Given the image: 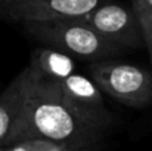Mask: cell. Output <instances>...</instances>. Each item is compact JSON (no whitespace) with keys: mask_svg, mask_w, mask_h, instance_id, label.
Returning <instances> with one entry per match:
<instances>
[{"mask_svg":"<svg viewBox=\"0 0 152 151\" xmlns=\"http://www.w3.org/2000/svg\"><path fill=\"white\" fill-rule=\"evenodd\" d=\"M25 96L12 145L45 142L68 151H92L103 133L86 126L62 101L59 85L25 67Z\"/></svg>","mask_w":152,"mask_h":151,"instance_id":"6da1fadb","label":"cell"},{"mask_svg":"<svg viewBox=\"0 0 152 151\" xmlns=\"http://www.w3.org/2000/svg\"><path fill=\"white\" fill-rule=\"evenodd\" d=\"M25 33L48 48L64 52L71 58H80L93 62L105 61L121 50L105 40L93 27L83 19V16L27 24Z\"/></svg>","mask_w":152,"mask_h":151,"instance_id":"7a4b0ae2","label":"cell"},{"mask_svg":"<svg viewBox=\"0 0 152 151\" xmlns=\"http://www.w3.org/2000/svg\"><path fill=\"white\" fill-rule=\"evenodd\" d=\"M96 86L127 107H146L152 102V74L134 64L121 61H98L89 67Z\"/></svg>","mask_w":152,"mask_h":151,"instance_id":"3957f363","label":"cell"},{"mask_svg":"<svg viewBox=\"0 0 152 151\" xmlns=\"http://www.w3.org/2000/svg\"><path fill=\"white\" fill-rule=\"evenodd\" d=\"M106 1L109 0H0V18L24 25L81 18Z\"/></svg>","mask_w":152,"mask_h":151,"instance_id":"277c9868","label":"cell"},{"mask_svg":"<svg viewBox=\"0 0 152 151\" xmlns=\"http://www.w3.org/2000/svg\"><path fill=\"white\" fill-rule=\"evenodd\" d=\"M83 19L118 49H136L145 45L140 19L132 6L109 0Z\"/></svg>","mask_w":152,"mask_h":151,"instance_id":"5b68a950","label":"cell"},{"mask_svg":"<svg viewBox=\"0 0 152 151\" xmlns=\"http://www.w3.org/2000/svg\"><path fill=\"white\" fill-rule=\"evenodd\" d=\"M62 101L90 129L105 133L112 124V116L106 108L102 91L96 83L78 73L58 83Z\"/></svg>","mask_w":152,"mask_h":151,"instance_id":"8992f818","label":"cell"},{"mask_svg":"<svg viewBox=\"0 0 152 151\" xmlns=\"http://www.w3.org/2000/svg\"><path fill=\"white\" fill-rule=\"evenodd\" d=\"M25 96V70H22L0 94V148L12 145Z\"/></svg>","mask_w":152,"mask_h":151,"instance_id":"52a82bcc","label":"cell"},{"mask_svg":"<svg viewBox=\"0 0 152 151\" xmlns=\"http://www.w3.org/2000/svg\"><path fill=\"white\" fill-rule=\"evenodd\" d=\"M30 65L45 79L59 83L75 73L72 58L52 48H39L34 50Z\"/></svg>","mask_w":152,"mask_h":151,"instance_id":"ba28073f","label":"cell"},{"mask_svg":"<svg viewBox=\"0 0 152 151\" xmlns=\"http://www.w3.org/2000/svg\"><path fill=\"white\" fill-rule=\"evenodd\" d=\"M132 7L140 18L152 16V0H132Z\"/></svg>","mask_w":152,"mask_h":151,"instance_id":"9c48e42d","label":"cell"},{"mask_svg":"<svg viewBox=\"0 0 152 151\" xmlns=\"http://www.w3.org/2000/svg\"><path fill=\"white\" fill-rule=\"evenodd\" d=\"M140 24H142V30H143L145 46H146V49L149 52V58H151V64H152V16L140 18Z\"/></svg>","mask_w":152,"mask_h":151,"instance_id":"30bf717a","label":"cell"},{"mask_svg":"<svg viewBox=\"0 0 152 151\" xmlns=\"http://www.w3.org/2000/svg\"><path fill=\"white\" fill-rule=\"evenodd\" d=\"M0 151H9L7 148H0Z\"/></svg>","mask_w":152,"mask_h":151,"instance_id":"8fae6325","label":"cell"}]
</instances>
